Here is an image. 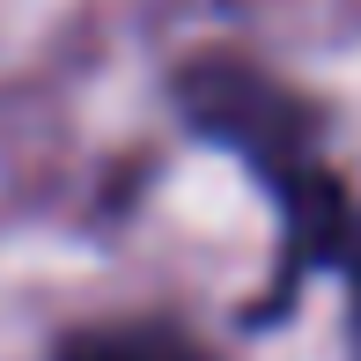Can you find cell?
<instances>
[{"label":"cell","mask_w":361,"mask_h":361,"mask_svg":"<svg viewBox=\"0 0 361 361\" xmlns=\"http://www.w3.org/2000/svg\"><path fill=\"white\" fill-rule=\"evenodd\" d=\"M185 104H192V118H200L207 133L228 140L273 192H281V207H288V266L295 273L324 266V258L347 243V200H339V185L324 177L317 147H310L317 140L310 111L295 104L281 81H266L251 67H200V74H185Z\"/></svg>","instance_id":"cell-1"},{"label":"cell","mask_w":361,"mask_h":361,"mask_svg":"<svg viewBox=\"0 0 361 361\" xmlns=\"http://www.w3.org/2000/svg\"><path fill=\"white\" fill-rule=\"evenodd\" d=\"M354 361H361V243H354Z\"/></svg>","instance_id":"cell-3"},{"label":"cell","mask_w":361,"mask_h":361,"mask_svg":"<svg viewBox=\"0 0 361 361\" xmlns=\"http://www.w3.org/2000/svg\"><path fill=\"white\" fill-rule=\"evenodd\" d=\"M59 361H207V347H192L170 324H96V332H74Z\"/></svg>","instance_id":"cell-2"}]
</instances>
